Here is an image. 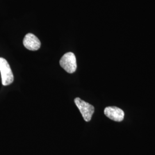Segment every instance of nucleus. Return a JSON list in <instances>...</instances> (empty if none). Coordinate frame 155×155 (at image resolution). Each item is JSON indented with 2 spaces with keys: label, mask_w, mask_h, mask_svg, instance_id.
Masks as SVG:
<instances>
[{
  "label": "nucleus",
  "mask_w": 155,
  "mask_h": 155,
  "mask_svg": "<svg viewBox=\"0 0 155 155\" xmlns=\"http://www.w3.org/2000/svg\"><path fill=\"white\" fill-rule=\"evenodd\" d=\"M0 72L2 83L4 86H8L13 83L14 77L11 67L7 61L2 58H0Z\"/></svg>",
  "instance_id": "1"
},
{
  "label": "nucleus",
  "mask_w": 155,
  "mask_h": 155,
  "mask_svg": "<svg viewBox=\"0 0 155 155\" xmlns=\"http://www.w3.org/2000/svg\"><path fill=\"white\" fill-rule=\"evenodd\" d=\"M61 66L68 73L72 74L75 72L77 64L76 57L72 52H67L61 57L60 60Z\"/></svg>",
  "instance_id": "2"
},
{
  "label": "nucleus",
  "mask_w": 155,
  "mask_h": 155,
  "mask_svg": "<svg viewBox=\"0 0 155 155\" xmlns=\"http://www.w3.org/2000/svg\"><path fill=\"white\" fill-rule=\"evenodd\" d=\"M74 102L80 112L81 113L85 121H90L91 119L93 114H94V106L79 98H76L74 100Z\"/></svg>",
  "instance_id": "3"
},
{
  "label": "nucleus",
  "mask_w": 155,
  "mask_h": 155,
  "mask_svg": "<svg viewBox=\"0 0 155 155\" xmlns=\"http://www.w3.org/2000/svg\"><path fill=\"white\" fill-rule=\"evenodd\" d=\"M104 113L106 117L111 120L121 122L124 118V112L122 109L116 106H109L106 107Z\"/></svg>",
  "instance_id": "4"
},
{
  "label": "nucleus",
  "mask_w": 155,
  "mask_h": 155,
  "mask_svg": "<svg viewBox=\"0 0 155 155\" xmlns=\"http://www.w3.org/2000/svg\"><path fill=\"white\" fill-rule=\"evenodd\" d=\"M24 47L30 51H37L41 46L39 39L32 33H29L25 35L23 40Z\"/></svg>",
  "instance_id": "5"
}]
</instances>
